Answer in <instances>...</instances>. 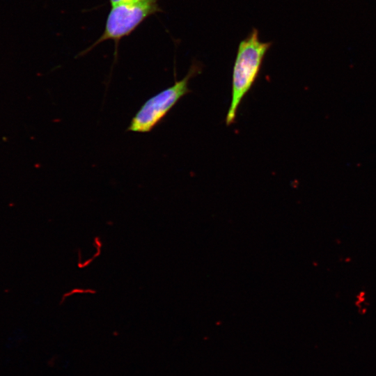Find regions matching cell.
Instances as JSON below:
<instances>
[{"mask_svg":"<svg viewBox=\"0 0 376 376\" xmlns=\"http://www.w3.org/2000/svg\"><path fill=\"white\" fill-rule=\"evenodd\" d=\"M271 46V42L260 40L256 29H253L239 43L233 69L231 101L226 118L227 125L234 123L238 107L256 80Z\"/></svg>","mask_w":376,"mask_h":376,"instance_id":"6da1fadb","label":"cell"},{"mask_svg":"<svg viewBox=\"0 0 376 376\" xmlns=\"http://www.w3.org/2000/svg\"><path fill=\"white\" fill-rule=\"evenodd\" d=\"M199 72L200 67L193 65L181 80L148 98L132 118L127 131L147 133L152 130L177 102L190 92L189 80Z\"/></svg>","mask_w":376,"mask_h":376,"instance_id":"7a4b0ae2","label":"cell"},{"mask_svg":"<svg viewBox=\"0 0 376 376\" xmlns=\"http://www.w3.org/2000/svg\"><path fill=\"white\" fill-rule=\"evenodd\" d=\"M159 0H129L111 5L104 29L91 47L105 40L120 41L147 17L159 11Z\"/></svg>","mask_w":376,"mask_h":376,"instance_id":"3957f363","label":"cell"},{"mask_svg":"<svg viewBox=\"0 0 376 376\" xmlns=\"http://www.w3.org/2000/svg\"><path fill=\"white\" fill-rule=\"evenodd\" d=\"M126 1H129V0H109L111 6L120 3V2Z\"/></svg>","mask_w":376,"mask_h":376,"instance_id":"277c9868","label":"cell"}]
</instances>
